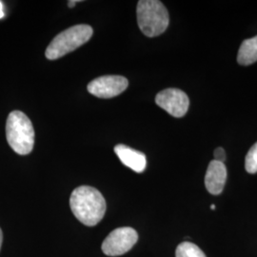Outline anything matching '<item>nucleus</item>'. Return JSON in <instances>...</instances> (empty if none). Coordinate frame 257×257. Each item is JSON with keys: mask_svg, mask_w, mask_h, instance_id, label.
<instances>
[{"mask_svg": "<svg viewBox=\"0 0 257 257\" xmlns=\"http://www.w3.org/2000/svg\"><path fill=\"white\" fill-rule=\"evenodd\" d=\"M70 206L77 220L88 227L98 224L106 211V201L102 193L90 186L77 187L71 194Z\"/></svg>", "mask_w": 257, "mask_h": 257, "instance_id": "obj_1", "label": "nucleus"}, {"mask_svg": "<svg viewBox=\"0 0 257 257\" xmlns=\"http://www.w3.org/2000/svg\"><path fill=\"white\" fill-rule=\"evenodd\" d=\"M6 138L10 147L20 156H26L33 151L35 130L24 112L14 110L10 113L6 123Z\"/></svg>", "mask_w": 257, "mask_h": 257, "instance_id": "obj_2", "label": "nucleus"}, {"mask_svg": "<svg viewBox=\"0 0 257 257\" xmlns=\"http://www.w3.org/2000/svg\"><path fill=\"white\" fill-rule=\"evenodd\" d=\"M137 15L139 29L146 37L162 35L170 23L169 13L164 4L158 0L138 1Z\"/></svg>", "mask_w": 257, "mask_h": 257, "instance_id": "obj_3", "label": "nucleus"}, {"mask_svg": "<svg viewBox=\"0 0 257 257\" xmlns=\"http://www.w3.org/2000/svg\"><path fill=\"white\" fill-rule=\"evenodd\" d=\"M92 34L93 30L89 25L81 24L70 27L52 40L47 48L45 55L50 60L58 59L88 42Z\"/></svg>", "mask_w": 257, "mask_h": 257, "instance_id": "obj_4", "label": "nucleus"}, {"mask_svg": "<svg viewBox=\"0 0 257 257\" xmlns=\"http://www.w3.org/2000/svg\"><path fill=\"white\" fill-rule=\"evenodd\" d=\"M138 240V231L131 227L112 230L102 243V251L108 256H119L128 252Z\"/></svg>", "mask_w": 257, "mask_h": 257, "instance_id": "obj_5", "label": "nucleus"}, {"mask_svg": "<svg viewBox=\"0 0 257 257\" xmlns=\"http://www.w3.org/2000/svg\"><path fill=\"white\" fill-rule=\"evenodd\" d=\"M156 103L171 115L179 118L184 116L189 110L190 99L183 91L170 88L157 93Z\"/></svg>", "mask_w": 257, "mask_h": 257, "instance_id": "obj_6", "label": "nucleus"}, {"mask_svg": "<svg viewBox=\"0 0 257 257\" xmlns=\"http://www.w3.org/2000/svg\"><path fill=\"white\" fill-rule=\"evenodd\" d=\"M128 79L121 75H104L89 83L87 89L99 98H111L128 88Z\"/></svg>", "mask_w": 257, "mask_h": 257, "instance_id": "obj_7", "label": "nucleus"}, {"mask_svg": "<svg viewBox=\"0 0 257 257\" xmlns=\"http://www.w3.org/2000/svg\"><path fill=\"white\" fill-rule=\"evenodd\" d=\"M227 180V169L224 163L212 160L210 162L206 176L205 185L209 193L217 195L220 194Z\"/></svg>", "mask_w": 257, "mask_h": 257, "instance_id": "obj_8", "label": "nucleus"}, {"mask_svg": "<svg viewBox=\"0 0 257 257\" xmlns=\"http://www.w3.org/2000/svg\"><path fill=\"white\" fill-rule=\"evenodd\" d=\"M114 153L120 161L136 173H143L147 166L146 156L135 149L119 144L114 147Z\"/></svg>", "mask_w": 257, "mask_h": 257, "instance_id": "obj_9", "label": "nucleus"}, {"mask_svg": "<svg viewBox=\"0 0 257 257\" xmlns=\"http://www.w3.org/2000/svg\"><path fill=\"white\" fill-rule=\"evenodd\" d=\"M257 61V36L242 42L239 48L237 62L243 66L253 64Z\"/></svg>", "mask_w": 257, "mask_h": 257, "instance_id": "obj_10", "label": "nucleus"}, {"mask_svg": "<svg viewBox=\"0 0 257 257\" xmlns=\"http://www.w3.org/2000/svg\"><path fill=\"white\" fill-rule=\"evenodd\" d=\"M175 257H207L202 249L192 242L185 241L178 245L175 250Z\"/></svg>", "mask_w": 257, "mask_h": 257, "instance_id": "obj_11", "label": "nucleus"}, {"mask_svg": "<svg viewBox=\"0 0 257 257\" xmlns=\"http://www.w3.org/2000/svg\"><path fill=\"white\" fill-rule=\"evenodd\" d=\"M245 168L248 174L257 173V142L249 149L245 159Z\"/></svg>", "mask_w": 257, "mask_h": 257, "instance_id": "obj_12", "label": "nucleus"}, {"mask_svg": "<svg viewBox=\"0 0 257 257\" xmlns=\"http://www.w3.org/2000/svg\"><path fill=\"white\" fill-rule=\"evenodd\" d=\"M213 156H214V160L216 161H219L224 163L225 160H226V152L223 148H217L215 149L214 153H213Z\"/></svg>", "mask_w": 257, "mask_h": 257, "instance_id": "obj_13", "label": "nucleus"}, {"mask_svg": "<svg viewBox=\"0 0 257 257\" xmlns=\"http://www.w3.org/2000/svg\"><path fill=\"white\" fill-rule=\"evenodd\" d=\"M5 17V13H4V6L3 3L0 1V19H3Z\"/></svg>", "mask_w": 257, "mask_h": 257, "instance_id": "obj_14", "label": "nucleus"}, {"mask_svg": "<svg viewBox=\"0 0 257 257\" xmlns=\"http://www.w3.org/2000/svg\"><path fill=\"white\" fill-rule=\"evenodd\" d=\"M77 2H79V0H77V1H69L68 2V6L70 7V8H73L75 6V3H77Z\"/></svg>", "mask_w": 257, "mask_h": 257, "instance_id": "obj_15", "label": "nucleus"}, {"mask_svg": "<svg viewBox=\"0 0 257 257\" xmlns=\"http://www.w3.org/2000/svg\"><path fill=\"white\" fill-rule=\"evenodd\" d=\"M2 242H3V233H2V230L0 229V248L2 246Z\"/></svg>", "mask_w": 257, "mask_h": 257, "instance_id": "obj_16", "label": "nucleus"}, {"mask_svg": "<svg viewBox=\"0 0 257 257\" xmlns=\"http://www.w3.org/2000/svg\"><path fill=\"white\" fill-rule=\"evenodd\" d=\"M211 209H212V210H215V205H211Z\"/></svg>", "mask_w": 257, "mask_h": 257, "instance_id": "obj_17", "label": "nucleus"}]
</instances>
